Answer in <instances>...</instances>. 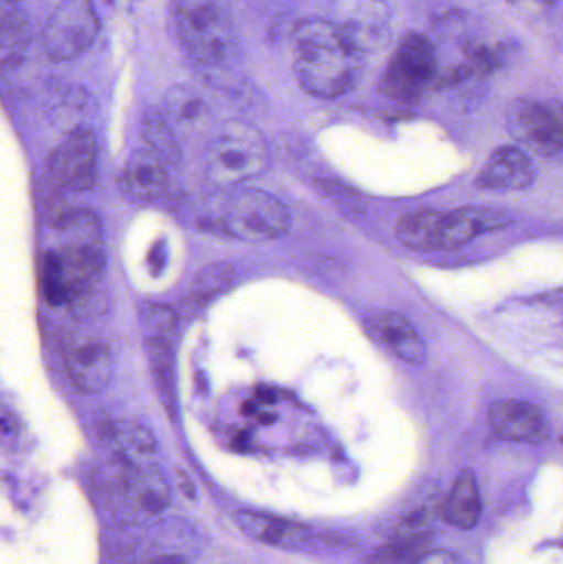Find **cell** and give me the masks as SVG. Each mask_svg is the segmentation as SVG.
Instances as JSON below:
<instances>
[{"label":"cell","instance_id":"6da1fadb","mask_svg":"<svg viewBox=\"0 0 563 564\" xmlns=\"http://www.w3.org/2000/svg\"><path fill=\"white\" fill-rule=\"evenodd\" d=\"M293 72L307 95L334 99L356 86L360 53L340 36L331 20L307 19L293 32Z\"/></svg>","mask_w":563,"mask_h":564},{"label":"cell","instance_id":"7a4b0ae2","mask_svg":"<svg viewBox=\"0 0 563 564\" xmlns=\"http://www.w3.org/2000/svg\"><path fill=\"white\" fill-rule=\"evenodd\" d=\"M175 33L188 58L207 76H225L238 63L240 43L228 0H172Z\"/></svg>","mask_w":563,"mask_h":564},{"label":"cell","instance_id":"3957f363","mask_svg":"<svg viewBox=\"0 0 563 564\" xmlns=\"http://www.w3.org/2000/svg\"><path fill=\"white\" fill-rule=\"evenodd\" d=\"M270 149L261 132L245 121L225 122L204 154L205 177L214 187L237 188L264 174Z\"/></svg>","mask_w":563,"mask_h":564},{"label":"cell","instance_id":"277c9868","mask_svg":"<svg viewBox=\"0 0 563 564\" xmlns=\"http://www.w3.org/2000/svg\"><path fill=\"white\" fill-rule=\"evenodd\" d=\"M105 267V245L58 243L43 258V295L53 305L79 301L101 280Z\"/></svg>","mask_w":563,"mask_h":564},{"label":"cell","instance_id":"5b68a950","mask_svg":"<svg viewBox=\"0 0 563 564\" xmlns=\"http://www.w3.org/2000/svg\"><path fill=\"white\" fill-rule=\"evenodd\" d=\"M224 230L237 240L264 243L290 231L291 214L286 205L260 188L235 191L221 215Z\"/></svg>","mask_w":563,"mask_h":564},{"label":"cell","instance_id":"8992f818","mask_svg":"<svg viewBox=\"0 0 563 564\" xmlns=\"http://www.w3.org/2000/svg\"><path fill=\"white\" fill-rule=\"evenodd\" d=\"M439 79V62L432 40L423 33L409 32L402 36L390 58L380 91L396 101L412 102L422 98L430 83Z\"/></svg>","mask_w":563,"mask_h":564},{"label":"cell","instance_id":"52a82bcc","mask_svg":"<svg viewBox=\"0 0 563 564\" xmlns=\"http://www.w3.org/2000/svg\"><path fill=\"white\" fill-rule=\"evenodd\" d=\"M99 19L91 0H62L50 13L42 45L53 62H72L95 43Z\"/></svg>","mask_w":563,"mask_h":564},{"label":"cell","instance_id":"ba28073f","mask_svg":"<svg viewBox=\"0 0 563 564\" xmlns=\"http://www.w3.org/2000/svg\"><path fill=\"white\" fill-rule=\"evenodd\" d=\"M331 22L357 53L383 48L390 39V9L386 0H333Z\"/></svg>","mask_w":563,"mask_h":564},{"label":"cell","instance_id":"9c48e42d","mask_svg":"<svg viewBox=\"0 0 563 564\" xmlns=\"http://www.w3.org/2000/svg\"><path fill=\"white\" fill-rule=\"evenodd\" d=\"M509 131L545 158H563V109L549 102L521 101L509 112Z\"/></svg>","mask_w":563,"mask_h":564},{"label":"cell","instance_id":"30bf717a","mask_svg":"<svg viewBox=\"0 0 563 564\" xmlns=\"http://www.w3.org/2000/svg\"><path fill=\"white\" fill-rule=\"evenodd\" d=\"M98 169V148L89 129L69 132L50 161L53 181L66 191L86 192L95 185Z\"/></svg>","mask_w":563,"mask_h":564},{"label":"cell","instance_id":"8fae6325","mask_svg":"<svg viewBox=\"0 0 563 564\" xmlns=\"http://www.w3.org/2000/svg\"><path fill=\"white\" fill-rule=\"evenodd\" d=\"M488 420L496 434L516 443L539 444L551 436L548 417L528 401H498L489 408Z\"/></svg>","mask_w":563,"mask_h":564},{"label":"cell","instance_id":"7c38bea8","mask_svg":"<svg viewBox=\"0 0 563 564\" xmlns=\"http://www.w3.org/2000/svg\"><path fill=\"white\" fill-rule=\"evenodd\" d=\"M69 383L83 394H98L111 383L115 360L101 341L88 340L69 348L65 358Z\"/></svg>","mask_w":563,"mask_h":564},{"label":"cell","instance_id":"4fadbf2b","mask_svg":"<svg viewBox=\"0 0 563 564\" xmlns=\"http://www.w3.org/2000/svg\"><path fill=\"white\" fill-rule=\"evenodd\" d=\"M535 178V165L518 148L496 149L478 177L479 187L486 191L512 192L529 187Z\"/></svg>","mask_w":563,"mask_h":564},{"label":"cell","instance_id":"5bb4252c","mask_svg":"<svg viewBox=\"0 0 563 564\" xmlns=\"http://www.w3.org/2000/svg\"><path fill=\"white\" fill-rule=\"evenodd\" d=\"M509 224V218L488 208H462L442 214L440 220V250H455L478 238L486 231L498 230Z\"/></svg>","mask_w":563,"mask_h":564},{"label":"cell","instance_id":"9a60e30c","mask_svg":"<svg viewBox=\"0 0 563 564\" xmlns=\"http://www.w3.org/2000/svg\"><path fill=\"white\" fill-rule=\"evenodd\" d=\"M165 165L167 164L162 159L142 145L132 152L119 175L122 192L138 202L155 200L167 184Z\"/></svg>","mask_w":563,"mask_h":564},{"label":"cell","instance_id":"2e32d148","mask_svg":"<svg viewBox=\"0 0 563 564\" xmlns=\"http://www.w3.org/2000/svg\"><path fill=\"white\" fill-rule=\"evenodd\" d=\"M373 337L386 345L393 355L407 364L422 365L426 358V345L409 318L397 312H380L369 318Z\"/></svg>","mask_w":563,"mask_h":564},{"label":"cell","instance_id":"e0dca14e","mask_svg":"<svg viewBox=\"0 0 563 564\" xmlns=\"http://www.w3.org/2000/svg\"><path fill=\"white\" fill-rule=\"evenodd\" d=\"M432 536L429 519L419 513L396 530L380 552V560L386 564H415L430 552Z\"/></svg>","mask_w":563,"mask_h":564},{"label":"cell","instance_id":"ac0fdd59","mask_svg":"<svg viewBox=\"0 0 563 564\" xmlns=\"http://www.w3.org/2000/svg\"><path fill=\"white\" fill-rule=\"evenodd\" d=\"M238 525L250 539L280 549H300L307 542V530L301 525L267 516V513L240 512Z\"/></svg>","mask_w":563,"mask_h":564},{"label":"cell","instance_id":"d6986e66","mask_svg":"<svg viewBox=\"0 0 563 564\" xmlns=\"http://www.w3.org/2000/svg\"><path fill=\"white\" fill-rule=\"evenodd\" d=\"M443 519L450 525L469 530L478 525L483 516V500L472 470L459 474L442 507Z\"/></svg>","mask_w":563,"mask_h":564},{"label":"cell","instance_id":"ffe728a7","mask_svg":"<svg viewBox=\"0 0 563 564\" xmlns=\"http://www.w3.org/2000/svg\"><path fill=\"white\" fill-rule=\"evenodd\" d=\"M440 220L442 212L423 210L405 215L397 227V237L403 247L413 251L440 250Z\"/></svg>","mask_w":563,"mask_h":564},{"label":"cell","instance_id":"44dd1931","mask_svg":"<svg viewBox=\"0 0 563 564\" xmlns=\"http://www.w3.org/2000/svg\"><path fill=\"white\" fill-rule=\"evenodd\" d=\"M109 434H111L116 453L122 459L132 464V467L138 466L139 463L154 454V440L141 424L131 423V421H119V423L112 424Z\"/></svg>","mask_w":563,"mask_h":564},{"label":"cell","instance_id":"7402d4cb","mask_svg":"<svg viewBox=\"0 0 563 564\" xmlns=\"http://www.w3.org/2000/svg\"><path fill=\"white\" fill-rule=\"evenodd\" d=\"M141 138L144 148L154 152L165 164H177L181 149L172 134L171 126L158 115L145 116L141 124Z\"/></svg>","mask_w":563,"mask_h":564},{"label":"cell","instance_id":"603a6c76","mask_svg":"<svg viewBox=\"0 0 563 564\" xmlns=\"http://www.w3.org/2000/svg\"><path fill=\"white\" fill-rule=\"evenodd\" d=\"M9 2H3L2 12V50L3 65L9 63L10 56L15 58L29 42V23L19 10L10 9Z\"/></svg>","mask_w":563,"mask_h":564},{"label":"cell","instance_id":"cb8c5ba5","mask_svg":"<svg viewBox=\"0 0 563 564\" xmlns=\"http://www.w3.org/2000/svg\"><path fill=\"white\" fill-rule=\"evenodd\" d=\"M165 111L177 122H194L204 115V102L194 89L174 86L165 95Z\"/></svg>","mask_w":563,"mask_h":564},{"label":"cell","instance_id":"d4e9b609","mask_svg":"<svg viewBox=\"0 0 563 564\" xmlns=\"http://www.w3.org/2000/svg\"><path fill=\"white\" fill-rule=\"evenodd\" d=\"M235 278V268L228 263H214L205 267L195 278L192 285V295L197 299L214 297L218 292L231 284Z\"/></svg>","mask_w":563,"mask_h":564},{"label":"cell","instance_id":"484cf974","mask_svg":"<svg viewBox=\"0 0 563 564\" xmlns=\"http://www.w3.org/2000/svg\"><path fill=\"white\" fill-rule=\"evenodd\" d=\"M463 53H465V62L475 75H492L502 63L501 53L485 43L473 42V40L463 45Z\"/></svg>","mask_w":563,"mask_h":564},{"label":"cell","instance_id":"4316f807","mask_svg":"<svg viewBox=\"0 0 563 564\" xmlns=\"http://www.w3.org/2000/svg\"><path fill=\"white\" fill-rule=\"evenodd\" d=\"M148 340L172 341L175 334L174 312L165 307H149L144 312Z\"/></svg>","mask_w":563,"mask_h":564},{"label":"cell","instance_id":"83f0119b","mask_svg":"<svg viewBox=\"0 0 563 564\" xmlns=\"http://www.w3.org/2000/svg\"><path fill=\"white\" fill-rule=\"evenodd\" d=\"M415 564H463L450 552H429Z\"/></svg>","mask_w":563,"mask_h":564},{"label":"cell","instance_id":"f1b7e54d","mask_svg":"<svg viewBox=\"0 0 563 564\" xmlns=\"http://www.w3.org/2000/svg\"><path fill=\"white\" fill-rule=\"evenodd\" d=\"M151 564H184L181 558H162L155 560L154 563Z\"/></svg>","mask_w":563,"mask_h":564},{"label":"cell","instance_id":"f546056e","mask_svg":"<svg viewBox=\"0 0 563 564\" xmlns=\"http://www.w3.org/2000/svg\"><path fill=\"white\" fill-rule=\"evenodd\" d=\"M539 2L548 3V6H552V3L557 2V0H539Z\"/></svg>","mask_w":563,"mask_h":564},{"label":"cell","instance_id":"4dcf8cb0","mask_svg":"<svg viewBox=\"0 0 563 564\" xmlns=\"http://www.w3.org/2000/svg\"><path fill=\"white\" fill-rule=\"evenodd\" d=\"M2 2H10V3H13V0H2Z\"/></svg>","mask_w":563,"mask_h":564}]
</instances>
